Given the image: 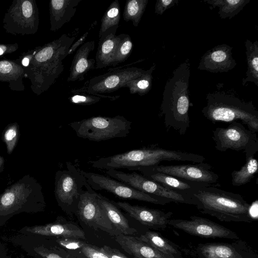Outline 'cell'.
<instances>
[{
  "label": "cell",
  "mask_w": 258,
  "mask_h": 258,
  "mask_svg": "<svg viewBox=\"0 0 258 258\" xmlns=\"http://www.w3.org/2000/svg\"><path fill=\"white\" fill-rule=\"evenodd\" d=\"M19 232L22 234L38 236H60L73 239H85V232L72 223H51L44 225L27 226Z\"/></svg>",
  "instance_id": "cell-18"
},
{
  "label": "cell",
  "mask_w": 258,
  "mask_h": 258,
  "mask_svg": "<svg viewBox=\"0 0 258 258\" xmlns=\"http://www.w3.org/2000/svg\"><path fill=\"white\" fill-rule=\"evenodd\" d=\"M22 63L25 66H28L29 64V59L28 58H24L22 61Z\"/></svg>",
  "instance_id": "cell-44"
},
{
  "label": "cell",
  "mask_w": 258,
  "mask_h": 258,
  "mask_svg": "<svg viewBox=\"0 0 258 258\" xmlns=\"http://www.w3.org/2000/svg\"><path fill=\"white\" fill-rule=\"evenodd\" d=\"M115 240L126 252L135 258H169L137 237L119 234L115 236Z\"/></svg>",
  "instance_id": "cell-21"
},
{
  "label": "cell",
  "mask_w": 258,
  "mask_h": 258,
  "mask_svg": "<svg viewBox=\"0 0 258 258\" xmlns=\"http://www.w3.org/2000/svg\"><path fill=\"white\" fill-rule=\"evenodd\" d=\"M212 132L215 148L219 151L229 149L243 151L246 159L254 156L258 151L256 133L246 127L241 122H231L228 126L216 127Z\"/></svg>",
  "instance_id": "cell-6"
},
{
  "label": "cell",
  "mask_w": 258,
  "mask_h": 258,
  "mask_svg": "<svg viewBox=\"0 0 258 258\" xmlns=\"http://www.w3.org/2000/svg\"><path fill=\"white\" fill-rule=\"evenodd\" d=\"M206 100L202 113L213 123L240 120L250 131L258 132V111L252 101H245L234 93L224 91L208 94Z\"/></svg>",
  "instance_id": "cell-4"
},
{
  "label": "cell",
  "mask_w": 258,
  "mask_h": 258,
  "mask_svg": "<svg viewBox=\"0 0 258 258\" xmlns=\"http://www.w3.org/2000/svg\"><path fill=\"white\" fill-rule=\"evenodd\" d=\"M22 10L23 14L26 18L30 17L33 12L31 3L28 1L24 2L22 5Z\"/></svg>",
  "instance_id": "cell-41"
},
{
  "label": "cell",
  "mask_w": 258,
  "mask_h": 258,
  "mask_svg": "<svg viewBox=\"0 0 258 258\" xmlns=\"http://www.w3.org/2000/svg\"><path fill=\"white\" fill-rule=\"evenodd\" d=\"M119 37L120 39L112 58L111 66L115 67L125 61L133 50V44L130 35L120 34Z\"/></svg>",
  "instance_id": "cell-34"
},
{
  "label": "cell",
  "mask_w": 258,
  "mask_h": 258,
  "mask_svg": "<svg viewBox=\"0 0 258 258\" xmlns=\"http://www.w3.org/2000/svg\"><path fill=\"white\" fill-rule=\"evenodd\" d=\"M116 30H109L99 38L95 59L96 69L111 66L112 58L120 39L119 35H116Z\"/></svg>",
  "instance_id": "cell-23"
},
{
  "label": "cell",
  "mask_w": 258,
  "mask_h": 258,
  "mask_svg": "<svg viewBox=\"0 0 258 258\" xmlns=\"http://www.w3.org/2000/svg\"><path fill=\"white\" fill-rule=\"evenodd\" d=\"M80 171L94 190H105L122 199L135 200L156 205H165L171 202L167 199L137 190L109 176L87 172L80 169Z\"/></svg>",
  "instance_id": "cell-9"
},
{
  "label": "cell",
  "mask_w": 258,
  "mask_h": 258,
  "mask_svg": "<svg viewBox=\"0 0 258 258\" xmlns=\"http://www.w3.org/2000/svg\"><path fill=\"white\" fill-rule=\"evenodd\" d=\"M258 170V162L256 158L250 157L246 159L245 163L239 170L231 173V182L233 186H241L249 182Z\"/></svg>",
  "instance_id": "cell-29"
},
{
  "label": "cell",
  "mask_w": 258,
  "mask_h": 258,
  "mask_svg": "<svg viewBox=\"0 0 258 258\" xmlns=\"http://www.w3.org/2000/svg\"><path fill=\"white\" fill-rule=\"evenodd\" d=\"M120 19V8L118 0L113 1L107 8L101 20L99 38L110 29L117 30Z\"/></svg>",
  "instance_id": "cell-31"
},
{
  "label": "cell",
  "mask_w": 258,
  "mask_h": 258,
  "mask_svg": "<svg viewBox=\"0 0 258 258\" xmlns=\"http://www.w3.org/2000/svg\"><path fill=\"white\" fill-rule=\"evenodd\" d=\"M232 49V47L226 44L215 46L202 56L198 69L213 73L228 72L236 65Z\"/></svg>",
  "instance_id": "cell-17"
},
{
  "label": "cell",
  "mask_w": 258,
  "mask_h": 258,
  "mask_svg": "<svg viewBox=\"0 0 258 258\" xmlns=\"http://www.w3.org/2000/svg\"><path fill=\"white\" fill-rule=\"evenodd\" d=\"M211 5V9L219 8L218 15L222 19L232 18L237 15L250 2V0H205Z\"/></svg>",
  "instance_id": "cell-28"
},
{
  "label": "cell",
  "mask_w": 258,
  "mask_h": 258,
  "mask_svg": "<svg viewBox=\"0 0 258 258\" xmlns=\"http://www.w3.org/2000/svg\"><path fill=\"white\" fill-rule=\"evenodd\" d=\"M156 64L152 66L140 76L125 83L123 88H127L131 94H137L143 96L148 93L152 88V73L155 69Z\"/></svg>",
  "instance_id": "cell-30"
},
{
  "label": "cell",
  "mask_w": 258,
  "mask_h": 258,
  "mask_svg": "<svg viewBox=\"0 0 258 258\" xmlns=\"http://www.w3.org/2000/svg\"><path fill=\"white\" fill-rule=\"evenodd\" d=\"M56 241L61 246L71 249L81 248L86 243L77 239L63 237L57 239Z\"/></svg>",
  "instance_id": "cell-37"
},
{
  "label": "cell",
  "mask_w": 258,
  "mask_h": 258,
  "mask_svg": "<svg viewBox=\"0 0 258 258\" xmlns=\"http://www.w3.org/2000/svg\"><path fill=\"white\" fill-rule=\"evenodd\" d=\"M190 64L188 59L178 66L167 81L163 93L160 115L167 130L173 129L183 136L190 126V106L189 81Z\"/></svg>",
  "instance_id": "cell-1"
},
{
  "label": "cell",
  "mask_w": 258,
  "mask_h": 258,
  "mask_svg": "<svg viewBox=\"0 0 258 258\" xmlns=\"http://www.w3.org/2000/svg\"><path fill=\"white\" fill-rule=\"evenodd\" d=\"M20 234L12 239L31 256L36 258H76L60 247L39 244L34 236Z\"/></svg>",
  "instance_id": "cell-20"
},
{
  "label": "cell",
  "mask_w": 258,
  "mask_h": 258,
  "mask_svg": "<svg viewBox=\"0 0 258 258\" xmlns=\"http://www.w3.org/2000/svg\"><path fill=\"white\" fill-rule=\"evenodd\" d=\"M189 220L170 219L168 225L190 235L207 238L239 239L234 231L209 219L191 216Z\"/></svg>",
  "instance_id": "cell-15"
},
{
  "label": "cell",
  "mask_w": 258,
  "mask_h": 258,
  "mask_svg": "<svg viewBox=\"0 0 258 258\" xmlns=\"http://www.w3.org/2000/svg\"><path fill=\"white\" fill-rule=\"evenodd\" d=\"M3 53V50L2 49V48H0V55L2 54Z\"/></svg>",
  "instance_id": "cell-46"
},
{
  "label": "cell",
  "mask_w": 258,
  "mask_h": 258,
  "mask_svg": "<svg viewBox=\"0 0 258 258\" xmlns=\"http://www.w3.org/2000/svg\"><path fill=\"white\" fill-rule=\"evenodd\" d=\"M18 131L16 126L9 127L4 134V140L6 143L8 152L10 153L13 150L17 139Z\"/></svg>",
  "instance_id": "cell-35"
},
{
  "label": "cell",
  "mask_w": 258,
  "mask_h": 258,
  "mask_svg": "<svg viewBox=\"0 0 258 258\" xmlns=\"http://www.w3.org/2000/svg\"><path fill=\"white\" fill-rule=\"evenodd\" d=\"M187 194L195 201L203 214L222 222L250 223L254 221L249 213L250 204L238 194L212 185L195 188Z\"/></svg>",
  "instance_id": "cell-2"
},
{
  "label": "cell",
  "mask_w": 258,
  "mask_h": 258,
  "mask_svg": "<svg viewBox=\"0 0 258 258\" xmlns=\"http://www.w3.org/2000/svg\"><path fill=\"white\" fill-rule=\"evenodd\" d=\"M137 237L169 258H183L181 247L158 232L147 231Z\"/></svg>",
  "instance_id": "cell-26"
},
{
  "label": "cell",
  "mask_w": 258,
  "mask_h": 258,
  "mask_svg": "<svg viewBox=\"0 0 258 258\" xmlns=\"http://www.w3.org/2000/svg\"><path fill=\"white\" fill-rule=\"evenodd\" d=\"M19 258H25V257L24 256L22 255V256L19 257Z\"/></svg>",
  "instance_id": "cell-47"
},
{
  "label": "cell",
  "mask_w": 258,
  "mask_h": 258,
  "mask_svg": "<svg viewBox=\"0 0 258 258\" xmlns=\"http://www.w3.org/2000/svg\"><path fill=\"white\" fill-rule=\"evenodd\" d=\"M81 249L83 254L87 258H109L100 248L87 243Z\"/></svg>",
  "instance_id": "cell-36"
},
{
  "label": "cell",
  "mask_w": 258,
  "mask_h": 258,
  "mask_svg": "<svg viewBox=\"0 0 258 258\" xmlns=\"http://www.w3.org/2000/svg\"><path fill=\"white\" fill-rule=\"evenodd\" d=\"M97 21H94L91 25L90 27L88 29L87 31L85 33H84L83 35L81 36V37H80V38L78 40L75 42V43H73V44L71 45L69 50L68 56L72 54L78 48V47L79 46H80L81 44H84V42L88 37V35L90 33V32L95 27Z\"/></svg>",
  "instance_id": "cell-39"
},
{
  "label": "cell",
  "mask_w": 258,
  "mask_h": 258,
  "mask_svg": "<svg viewBox=\"0 0 258 258\" xmlns=\"http://www.w3.org/2000/svg\"><path fill=\"white\" fill-rule=\"evenodd\" d=\"M135 171H140L141 174L147 178L157 182L165 187L186 193L195 188L206 186L184 181L171 175L150 170L147 167L138 168Z\"/></svg>",
  "instance_id": "cell-25"
},
{
  "label": "cell",
  "mask_w": 258,
  "mask_h": 258,
  "mask_svg": "<svg viewBox=\"0 0 258 258\" xmlns=\"http://www.w3.org/2000/svg\"><path fill=\"white\" fill-rule=\"evenodd\" d=\"M72 95L68 99L72 103L79 105H91L96 104L103 99H109L111 101L116 100L119 96H109L104 94H90L86 92L77 91L73 89L71 91Z\"/></svg>",
  "instance_id": "cell-33"
},
{
  "label": "cell",
  "mask_w": 258,
  "mask_h": 258,
  "mask_svg": "<svg viewBox=\"0 0 258 258\" xmlns=\"http://www.w3.org/2000/svg\"><path fill=\"white\" fill-rule=\"evenodd\" d=\"M181 251L194 258H258V254L246 241L237 239L231 243H200Z\"/></svg>",
  "instance_id": "cell-11"
},
{
  "label": "cell",
  "mask_w": 258,
  "mask_h": 258,
  "mask_svg": "<svg viewBox=\"0 0 258 258\" xmlns=\"http://www.w3.org/2000/svg\"><path fill=\"white\" fill-rule=\"evenodd\" d=\"M205 157L199 154L159 147H145L108 157L100 158L89 163L95 168L109 170L127 169L135 171L140 167L159 165L163 161H179L193 163L204 162Z\"/></svg>",
  "instance_id": "cell-3"
},
{
  "label": "cell",
  "mask_w": 258,
  "mask_h": 258,
  "mask_svg": "<svg viewBox=\"0 0 258 258\" xmlns=\"http://www.w3.org/2000/svg\"><path fill=\"white\" fill-rule=\"evenodd\" d=\"M69 125L81 138L100 142L126 137L132 122L122 116H93L72 122Z\"/></svg>",
  "instance_id": "cell-5"
},
{
  "label": "cell",
  "mask_w": 258,
  "mask_h": 258,
  "mask_svg": "<svg viewBox=\"0 0 258 258\" xmlns=\"http://www.w3.org/2000/svg\"><path fill=\"white\" fill-rule=\"evenodd\" d=\"M4 160L0 156V166L2 165L3 163Z\"/></svg>",
  "instance_id": "cell-45"
},
{
  "label": "cell",
  "mask_w": 258,
  "mask_h": 258,
  "mask_svg": "<svg viewBox=\"0 0 258 258\" xmlns=\"http://www.w3.org/2000/svg\"><path fill=\"white\" fill-rule=\"evenodd\" d=\"M97 197L99 204L106 213L109 220L120 234L131 235L137 233L135 228L130 226L128 220L114 202L97 192Z\"/></svg>",
  "instance_id": "cell-24"
},
{
  "label": "cell",
  "mask_w": 258,
  "mask_h": 258,
  "mask_svg": "<svg viewBox=\"0 0 258 258\" xmlns=\"http://www.w3.org/2000/svg\"><path fill=\"white\" fill-rule=\"evenodd\" d=\"M30 190L24 184H17L0 197V226L14 215L22 212L36 213L42 211L44 205L31 202Z\"/></svg>",
  "instance_id": "cell-12"
},
{
  "label": "cell",
  "mask_w": 258,
  "mask_h": 258,
  "mask_svg": "<svg viewBox=\"0 0 258 258\" xmlns=\"http://www.w3.org/2000/svg\"><path fill=\"white\" fill-rule=\"evenodd\" d=\"M100 249L109 258H129L116 248L104 245Z\"/></svg>",
  "instance_id": "cell-40"
},
{
  "label": "cell",
  "mask_w": 258,
  "mask_h": 258,
  "mask_svg": "<svg viewBox=\"0 0 258 258\" xmlns=\"http://www.w3.org/2000/svg\"><path fill=\"white\" fill-rule=\"evenodd\" d=\"M94 40L89 41L82 44L74 56L67 79L68 82L81 81L87 74L95 69L96 61L89 58L90 54L95 48Z\"/></svg>",
  "instance_id": "cell-19"
},
{
  "label": "cell",
  "mask_w": 258,
  "mask_h": 258,
  "mask_svg": "<svg viewBox=\"0 0 258 258\" xmlns=\"http://www.w3.org/2000/svg\"><path fill=\"white\" fill-rule=\"evenodd\" d=\"M82 0H52L50 2L51 30L56 31L70 22Z\"/></svg>",
  "instance_id": "cell-22"
},
{
  "label": "cell",
  "mask_w": 258,
  "mask_h": 258,
  "mask_svg": "<svg viewBox=\"0 0 258 258\" xmlns=\"http://www.w3.org/2000/svg\"><path fill=\"white\" fill-rule=\"evenodd\" d=\"M77 212L80 219L91 228L113 236L120 234L109 220L98 202L97 192L90 185L81 195Z\"/></svg>",
  "instance_id": "cell-13"
},
{
  "label": "cell",
  "mask_w": 258,
  "mask_h": 258,
  "mask_svg": "<svg viewBox=\"0 0 258 258\" xmlns=\"http://www.w3.org/2000/svg\"><path fill=\"white\" fill-rule=\"evenodd\" d=\"M249 213L254 220L257 218V200H255L251 204L249 208Z\"/></svg>",
  "instance_id": "cell-43"
},
{
  "label": "cell",
  "mask_w": 258,
  "mask_h": 258,
  "mask_svg": "<svg viewBox=\"0 0 258 258\" xmlns=\"http://www.w3.org/2000/svg\"><path fill=\"white\" fill-rule=\"evenodd\" d=\"M150 170L165 173L184 181L211 186L216 184L219 175L212 170V167L207 163L180 165H157L147 167Z\"/></svg>",
  "instance_id": "cell-14"
},
{
  "label": "cell",
  "mask_w": 258,
  "mask_h": 258,
  "mask_svg": "<svg viewBox=\"0 0 258 258\" xmlns=\"http://www.w3.org/2000/svg\"><path fill=\"white\" fill-rule=\"evenodd\" d=\"M179 0H157L155 6V13L162 15L166 10L177 5Z\"/></svg>",
  "instance_id": "cell-38"
},
{
  "label": "cell",
  "mask_w": 258,
  "mask_h": 258,
  "mask_svg": "<svg viewBox=\"0 0 258 258\" xmlns=\"http://www.w3.org/2000/svg\"><path fill=\"white\" fill-rule=\"evenodd\" d=\"M148 0H128L124 7L123 18L125 22L132 21L137 27L147 6Z\"/></svg>",
  "instance_id": "cell-32"
},
{
  "label": "cell",
  "mask_w": 258,
  "mask_h": 258,
  "mask_svg": "<svg viewBox=\"0 0 258 258\" xmlns=\"http://www.w3.org/2000/svg\"><path fill=\"white\" fill-rule=\"evenodd\" d=\"M12 64L6 60L0 61V72L2 73H9L12 70Z\"/></svg>",
  "instance_id": "cell-42"
},
{
  "label": "cell",
  "mask_w": 258,
  "mask_h": 258,
  "mask_svg": "<svg viewBox=\"0 0 258 258\" xmlns=\"http://www.w3.org/2000/svg\"><path fill=\"white\" fill-rule=\"evenodd\" d=\"M66 167V169L58 170L55 174V197L61 207L75 209L77 212L81 195L89 184L80 168L70 162H67Z\"/></svg>",
  "instance_id": "cell-7"
},
{
  "label": "cell",
  "mask_w": 258,
  "mask_h": 258,
  "mask_svg": "<svg viewBox=\"0 0 258 258\" xmlns=\"http://www.w3.org/2000/svg\"><path fill=\"white\" fill-rule=\"evenodd\" d=\"M110 177L146 194L164 198L171 202L195 206V201L185 192L165 187L135 171L125 172L116 169L106 171Z\"/></svg>",
  "instance_id": "cell-8"
},
{
  "label": "cell",
  "mask_w": 258,
  "mask_h": 258,
  "mask_svg": "<svg viewBox=\"0 0 258 258\" xmlns=\"http://www.w3.org/2000/svg\"><path fill=\"white\" fill-rule=\"evenodd\" d=\"M245 54L247 64V70L245 78L242 79V85L247 82L253 83L258 86V41L252 42L248 39L245 41Z\"/></svg>",
  "instance_id": "cell-27"
},
{
  "label": "cell",
  "mask_w": 258,
  "mask_h": 258,
  "mask_svg": "<svg viewBox=\"0 0 258 258\" xmlns=\"http://www.w3.org/2000/svg\"><path fill=\"white\" fill-rule=\"evenodd\" d=\"M146 70L134 67L122 66L111 68L106 73L94 77L87 81L84 85L75 90L90 94H104L113 92L131 80L143 75Z\"/></svg>",
  "instance_id": "cell-10"
},
{
  "label": "cell",
  "mask_w": 258,
  "mask_h": 258,
  "mask_svg": "<svg viewBox=\"0 0 258 258\" xmlns=\"http://www.w3.org/2000/svg\"><path fill=\"white\" fill-rule=\"evenodd\" d=\"M115 204L132 218L142 224L155 230L165 229L173 214L172 212H165L158 209L132 205L127 202H117Z\"/></svg>",
  "instance_id": "cell-16"
}]
</instances>
